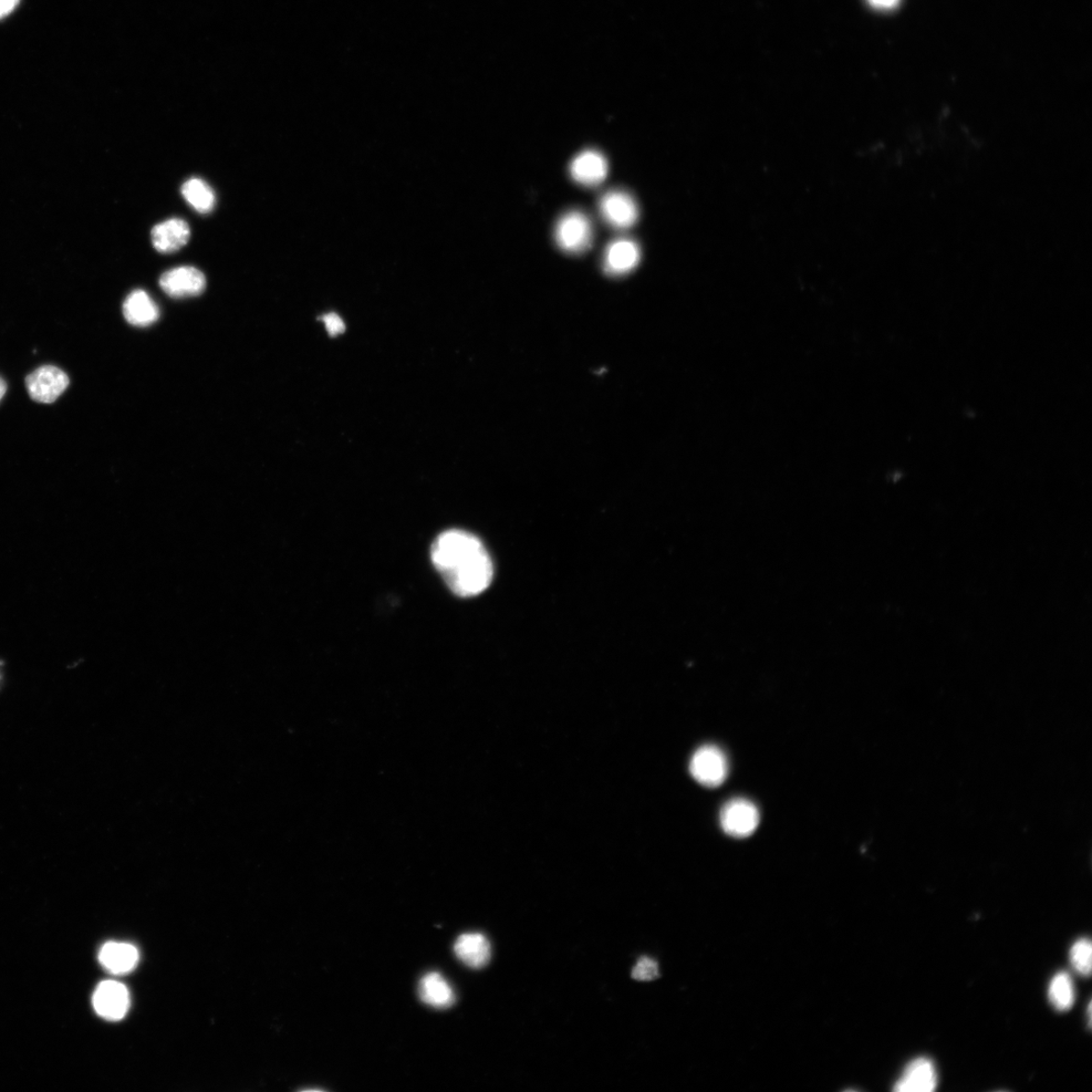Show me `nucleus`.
I'll return each instance as SVG.
<instances>
[{"mask_svg": "<svg viewBox=\"0 0 1092 1092\" xmlns=\"http://www.w3.org/2000/svg\"><path fill=\"white\" fill-rule=\"evenodd\" d=\"M938 1086L937 1070L928 1058H918L904 1069L894 1086L898 1092H933Z\"/></svg>", "mask_w": 1092, "mask_h": 1092, "instance_id": "9", "label": "nucleus"}, {"mask_svg": "<svg viewBox=\"0 0 1092 1092\" xmlns=\"http://www.w3.org/2000/svg\"><path fill=\"white\" fill-rule=\"evenodd\" d=\"M721 823L725 834L744 839L755 833L760 824V813L750 800L735 798L722 807Z\"/></svg>", "mask_w": 1092, "mask_h": 1092, "instance_id": "4", "label": "nucleus"}, {"mask_svg": "<svg viewBox=\"0 0 1092 1092\" xmlns=\"http://www.w3.org/2000/svg\"><path fill=\"white\" fill-rule=\"evenodd\" d=\"M182 194L196 212L210 213L216 204V197L211 186L199 179L187 181L182 187Z\"/></svg>", "mask_w": 1092, "mask_h": 1092, "instance_id": "17", "label": "nucleus"}, {"mask_svg": "<svg viewBox=\"0 0 1092 1092\" xmlns=\"http://www.w3.org/2000/svg\"><path fill=\"white\" fill-rule=\"evenodd\" d=\"M99 959L111 973L121 975L131 972L139 961V952L133 945L110 942L102 946Z\"/></svg>", "mask_w": 1092, "mask_h": 1092, "instance_id": "14", "label": "nucleus"}, {"mask_svg": "<svg viewBox=\"0 0 1092 1092\" xmlns=\"http://www.w3.org/2000/svg\"><path fill=\"white\" fill-rule=\"evenodd\" d=\"M68 384L67 374L53 366L38 369L26 381L29 397L43 404L55 402L65 392Z\"/></svg>", "mask_w": 1092, "mask_h": 1092, "instance_id": "5", "label": "nucleus"}, {"mask_svg": "<svg viewBox=\"0 0 1092 1092\" xmlns=\"http://www.w3.org/2000/svg\"><path fill=\"white\" fill-rule=\"evenodd\" d=\"M18 4L19 0H0V19L12 14Z\"/></svg>", "mask_w": 1092, "mask_h": 1092, "instance_id": "22", "label": "nucleus"}, {"mask_svg": "<svg viewBox=\"0 0 1092 1092\" xmlns=\"http://www.w3.org/2000/svg\"><path fill=\"white\" fill-rule=\"evenodd\" d=\"M6 392V384L3 379H0V401L4 398Z\"/></svg>", "mask_w": 1092, "mask_h": 1092, "instance_id": "24", "label": "nucleus"}, {"mask_svg": "<svg viewBox=\"0 0 1092 1092\" xmlns=\"http://www.w3.org/2000/svg\"><path fill=\"white\" fill-rule=\"evenodd\" d=\"M571 178L586 186H595L605 182L608 172L607 161L601 153L588 150L577 156L570 163Z\"/></svg>", "mask_w": 1092, "mask_h": 1092, "instance_id": "10", "label": "nucleus"}, {"mask_svg": "<svg viewBox=\"0 0 1092 1092\" xmlns=\"http://www.w3.org/2000/svg\"><path fill=\"white\" fill-rule=\"evenodd\" d=\"M1049 998L1057 1011H1068L1075 1001L1073 979L1066 972H1059L1049 986Z\"/></svg>", "mask_w": 1092, "mask_h": 1092, "instance_id": "18", "label": "nucleus"}, {"mask_svg": "<svg viewBox=\"0 0 1092 1092\" xmlns=\"http://www.w3.org/2000/svg\"><path fill=\"white\" fill-rule=\"evenodd\" d=\"M152 243L156 251L171 253L180 251L191 237L189 225L181 218H171L153 228Z\"/></svg>", "mask_w": 1092, "mask_h": 1092, "instance_id": "13", "label": "nucleus"}, {"mask_svg": "<svg viewBox=\"0 0 1092 1092\" xmlns=\"http://www.w3.org/2000/svg\"><path fill=\"white\" fill-rule=\"evenodd\" d=\"M322 319H323V322L331 336H336L345 332V322H343L337 314L330 313L323 316Z\"/></svg>", "mask_w": 1092, "mask_h": 1092, "instance_id": "21", "label": "nucleus"}, {"mask_svg": "<svg viewBox=\"0 0 1092 1092\" xmlns=\"http://www.w3.org/2000/svg\"><path fill=\"white\" fill-rule=\"evenodd\" d=\"M96 1012L110 1021H119L128 1013L129 992L123 984L108 980L101 982L92 997Z\"/></svg>", "mask_w": 1092, "mask_h": 1092, "instance_id": "6", "label": "nucleus"}, {"mask_svg": "<svg viewBox=\"0 0 1092 1092\" xmlns=\"http://www.w3.org/2000/svg\"><path fill=\"white\" fill-rule=\"evenodd\" d=\"M600 212L605 221L616 229H628L638 221L639 207L624 192L612 191L601 197Z\"/></svg>", "mask_w": 1092, "mask_h": 1092, "instance_id": "8", "label": "nucleus"}, {"mask_svg": "<svg viewBox=\"0 0 1092 1092\" xmlns=\"http://www.w3.org/2000/svg\"><path fill=\"white\" fill-rule=\"evenodd\" d=\"M123 313L128 323L146 327L155 323L160 316V311L146 291L137 289L131 293L123 306Z\"/></svg>", "mask_w": 1092, "mask_h": 1092, "instance_id": "15", "label": "nucleus"}, {"mask_svg": "<svg viewBox=\"0 0 1092 1092\" xmlns=\"http://www.w3.org/2000/svg\"><path fill=\"white\" fill-rule=\"evenodd\" d=\"M419 995L424 1004L441 1010L452 1006L455 1002L452 987L437 972H430L422 977Z\"/></svg>", "mask_w": 1092, "mask_h": 1092, "instance_id": "16", "label": "nucleus"}, {"mask_svg": "<svg viewBox=\"0 0 1092 1092\" xmlns=\"http://www.w3.org/2000/svg\"><path fill=\"white\" fill-rule=\"evenodd\" d=\"M632 977L640 981H651L657 979L659 977L658 963L649 957H642L634 967Z\"/></svg>", "mask_w": 1092, "mask_h": 1092, "instance_id": "20", "label": "nucleus"}, {"mask_svg": "<svg viewBox=\"0 0 1092 1092\" xmlns=\"http://www.w3.org/2000/svg\"><path fill=\"white\" fill-rule=\"evenodd\" d=\"M1092 946L1088 939H1080L1074 943L1070 950V962L1074 970L1083 976H1089L1091 972Z\"/></svg>", "mask_w": 1092, "mask_h": 1092, "instance_id": "19", "label": "nucleus"}, {"mask_svg": "<svg viewBox=\"0 0 1092 1092\" xmlns=\"http://www.w3.org/2000/svg\"><path fill=\"white\" fill-rule=\"evenodd\" d=\"M159 284L165 294L181 299L201 295L206 282L204 274L199 269L182 266L163 274Z\"/></svg>", "mask_w": 1092, "mask_h": 1092, "instance_id": "7", "label": "nucleus"}, {"mask_svg": "<svg viewBox=\"0 0 1092 1092\" xmlns=\"http://www.w3.org/2000/svg\"><path fill=\"white\" fill-rule=\"evenodd\" d=\"M431 558L457 596L475 597L491 585L494 577L491 557L480 539L464 530H449L437 537L431 547Z\"/></svg>", "mask_w": 1092, "mask_h": 1092, "instance_id": "1", "label": "nucleus"}, {"mask_svg": "<svg viewBox=\"0 0 1092 1092\" xmlns=\"http://www.w3.org/2000/svg\"><path fill=\"white\" fill-rule=\"evenodd\" d=\"M690 773L703 786L719 787L728 775L727 757L719 746H703L691 758Z\"/></svg>", "mask_w": 1092, "mask_h": 1092, "instance_id": "2", "label": "nucleus"}, {"mask_svg": "<svg viewBox=\"0 0 1092 1092\" xmlns=\"http://www.w3.org/2000/svg\"><path fill=\"white\" fill-rule=\"evenodd\" d=\"M873 7L878 9H892L897 7L900 0H868Z\"/></svg>", "mask_w": 1092, "mask_h": 1092, "instance_id": "23", "label": "nucleus"}, {"mask_svg": "<svg viewBox=\"0 0 1092 1092\" xmlns=\"http://www.w3.org/2000/svg\"><path fill=\"white\" fill-rule=\"evenodd\" d=\"M454 953L464 965L474 969H483L492 956L490 942L478 933L460 935L454 944Z\"/></svg>", "mask_w": 1092, "mask_h": 1092, "instance_id": "11", "label": "nucleus"}, {"mask_svg": "<svg viewBox=\"0 0 1092 1092\" xmlns=\"http://www.w3.org/2000/svg\"><path fill=\"white\" fill-rule=\"evenodd\" d=\"M640 258V248L636 242L630 239H618L606 249L605 268L611 276L627 275L637 267Z\"/></svg>", "mask_w": 1092, "mask_h": 1092, "instance_id": "12", "label": "nucleus"}, {"mask_svg": "<svg viewBox=\"0 0 1092 1092\" xmlns=\"http://www.w3.org/2000/svg\"><path fill=\"white\" fill-rule=\"evenodd\" d=\"M556 241L568 253L585 252L591 246L593 226L590 218L581 212H570L560 218L556 227Z\"/></svg>", "mask_w": 1092, "mask_h": 1092, "instance_id": "3", "label": "nucleus"}]
</instances>
